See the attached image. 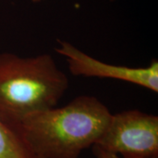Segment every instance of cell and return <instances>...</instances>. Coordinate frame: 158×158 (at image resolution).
<instances>
[{"mask_svg":"<svg viewBox=\"0 0 158 158\" xmlns=\"http://www.w3.org/2000/svg\"><path fill=\"white\" fill-rule=\"evenodd\" d=\"M111 116L96 97L82 95L62 107L29 115L14 132L37 158H78L96 144Z\"/></svg>","mask_w":158,"mask_h":158,"instance_id":"cell-1","label":"cell"},{"mask_svg":"<svg viewBox=\"0 0 158 158\" xmlns=\"http://www.w3.org/2000/svg\"><path fill=\"white\" fill-rule=\"evenodd\" d=\"M68 88V77L49 54H0V122L12 131L29 115L56 107Z\"/></svg>","mask_w":158,"mask_h":158,"instance_id":"cell-2","label":"cell"},{"mask_svg":"<svg viewBox=\"0 0 158 158\" xmlns=\"http://www.w3.org/2000/svg\"><path fill=\"white\" fill-rule=\"evenodd\" d=\"M93 146L120 158H158V117L139 110L112 114Z\"/></svg>","mask_w":158,"mask_h":158,"instance_id":"cell-3","label":"cell"},{"mask_svg":"<svg viewBox=\"0 0 158 158\" xmlns=\"http://www.w3.org/2000/svg\"><path fill=\"white\" fill-rule=\"evenodd\" d=\"M56 51L65 57L73 76L124 81L154 92L158 91V62L153 60L146 67H127L108 64L84 53L71 43L58 40Z\"/></svg>","mask_w":158,"mask_h":158,"instance_id":"cell-4","label":"cell"},{"mask_svg":"<svg viewBox=\"0 0 158 158\" xmlns=\"http://www.w3.org/2000/svg\"><path fill=\"white\" fill-rule=\"evenodd\" d=\"M0 158H37L17 134L0 122Z\"/></svg>","mask_w":158,"mask_h":158,"instance_id":"cell-5","label":"cell"},{"mask_svg":"<svg viewBox=\"0 0 158 158\" xmlns=\"http://www.w3.org/2000/svg\"><path fill=\"white\" fill-rule=\"evenodd\" d=\"M92 150L96 158H120L118 156L106 152L97 146H92Z\"/></svg>","mask_w":158,"mask_h":158,"instance_id":"cell-6","label":"cell"},{"mask_svg":"<svg viewBox=\"0 0 158 158\" xmlns=\"http://www.w3.org/2000/svg\"><path fill=\"white\" fill-rule=\"evenodd\" d=\"M32 2H34V3H39L40 1H43V0H31Z\"/></svg>","mask_w":158,"mask_h":158,"instance_id":"cell-7","label":"cell"},{"mask_svg":"<svg viewBox=\"0 0 158 158\" xmlns=\"http://www.w3.org/2000/svg\"><path fill=\"white\" fill-rule=\"evenodd\" d=\"M112 1H113V0H112Z\"/></svg>","mask_w":158,"mask_h":158,"instance_id":"cell-8","label":"cell"}]
</instances>
